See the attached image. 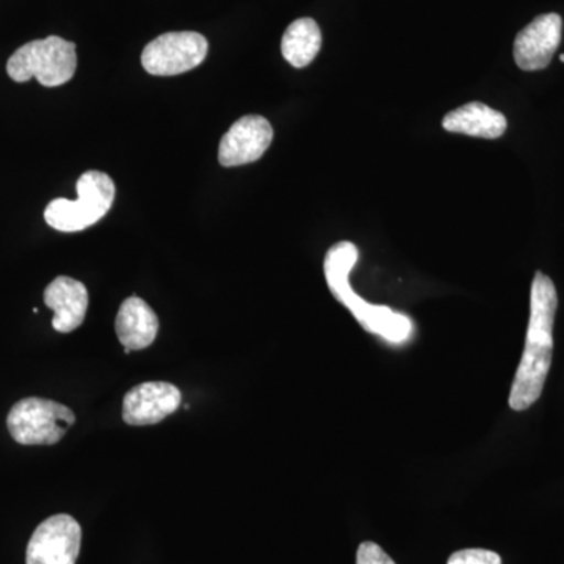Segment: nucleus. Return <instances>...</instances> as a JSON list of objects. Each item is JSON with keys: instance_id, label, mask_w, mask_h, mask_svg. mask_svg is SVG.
<instances>
[{"instance_id": "f257e3e1", "label": "nucleus", "mask_w": 564, "mask_h": 564, "mask_svg": "<svg viewBox=\"0 0 564 564\" xmlns=\"http://www.w3.org/2000/svg\"><path fill=\"white\" fill-rule=\"evenodd\" d=\"M558 296L551 278L536 272L530 295V321L524 352L510 392V408L525 411L543 393L554 355V322Z\"/></svg>"}, {"instance_id": "f03ea898", "label": "nucleus", "mask_w": 564, "mask_h": 564, "mask_svg": "<svg viewBox=\"0 0 564 564\" xmlns=\"http://www.w3.org/2000/svg\"><path fill=\"white\" fill-rule=\"evenodd\" d=\"M76 68V44L55 35L24 44L7 62L10 79L22 84L35 77L50 88L73 79Z\"/></svg>"}, {"instance_id": "7ed1b4c3", "label": "nucleus", "mask_w": 564, "mask_h": 564, "mask_svg": "<svg viewBox=\"0 0 564 564\" xmlns=\"http://www.w3.org/2000/svg\"><path fill=\"white\" fill-rule=\"evenodd\" d=\"M115 184L109 174L87 172L77 181V199L57 198L44 210V220L61 232H79L106 217L113 206Z\"/></svg>"}, {"instance_id": "20e7f679", "label": "nucleus", "mask_w": 564, "mask_h": 564, "mask_svg": "<svg viewBox=\"0 0 564 564\" xmlns=\"http://www.w3.org/2000/svg\"><path fill=\"white\" fill-rule=\"evenodd\" d=\"M74 422L76 415L68 406L39 397L21 400L7 417L11 437L22 445L57 444Z\"/></svg>"}, {"instance_id": "39448f33", "label": "nucleus", "mask_w": 564, "mask_h": 564, "mask_svg": "<svg viewBox=\"0 0 564 564\" xmlns=\"http://www.w3.org/2000/svg\"><path fill=\"white\" fill-rule=\"evenodd\" d=\"M207 52L209 43L202 33H163L144 47L141 65L152 76H180L202 65Z\"/></svg>"}, {"instance_id": "423d86ee", "label": "nucleus", "mask_w": 564, "mask_h": 564, "mask_svg": "<svg viewBox=\"0 0 564 564\" xmlns=\"http://www.w3.org/2000/svg\"><path fill=\"white\" fill-rule=\"evenodd\" d=\"M82 529L69 514H55L36 527L28 545V564H76Z\"/></svg>"}, {"instance_id": "0eeeda50", "label": "nucleus", "mask_w": 564, "mask_h": 564, "mask_svg": "<svg viewBox=\"0 0 564 564\" xmlns=\"http://www.w3.org/2000/svg\"><path fill=\"white\" fill-rule=\"evenodd\" d=\"M273 140V128L261 115H247L223 135L218 161L223 166H240L259 161Z\"/></svg>"}, {"instance_id": "6e6552de", "label": "nucleus", "mask_w": 564, "mask_h": 564, "mask_svg": "<svg viewBox=\"0 0 564 564\" xmlns=\"http://www.w3.org/2000/svg\"><path fill=\"white\" fill-rule=\"evenodd\" d=\"M563 21L556 13L541 14L518 33L514 40V62L524 70L547 68L560 43Z\"/></svg>"}, {"instance_id": "1a4fd4ad", "label": "nucleus", "mask_w": 564, "mask_h": 564, "mask_svg": "<svg viewBox=\"0 0 564 564\" xmlns=\"http://www.w3.org/2000/svg\"><path fill=\"white\" fill-rule=\"evenodd\" d=\"M182 395L176 386L150 381L135 386L122 400V419L133 426L154 425L176 413Z\"/></svg>"}, {"instance_id": "9d476101", "label": "nucleus", "mask_w": 564, "mask_h": 564, "mask_svg": "<svg viewBox=\"0 0 564 564\" xmlns=\"http://www.w3.org/2000/svg\"><path fill=\"white\" fill-rule=\"evenodd\" d=\"M44 303L54 311L55 332L70 333L79 328L88 311V291L80 281L58 276L44 291Z\"/></svg>"}, {"instance_id": "9b49d317", "label": "nucleus", "mask_w": 564, "mask_h": 564, "mask_svg": "<svg viewBox=\"0 0 564 564\" xmlns=\"http://www.w3.org/2000/svg\"><path fill=\"white\" fill-rule=\"evenodd\" d=\"M115 332L124 350L139 351L150 347L159 333V318L150 304L139 296L124 300L115 321Z\"/></svg>"}, {"instance_id": "f8f14e48", "label": "nucleus", "mask_w": 564, "mask_h": 564, "mask_svg": "<svg viewBox=\"0 0 564 564\" xmlns=\"http://www.w3.org/2000/svg\"><path fill=\"white\" fill-rule=\"evenodd\" d=\"M507 126L502 111L494 110L481 102H469L448 111L443 120L445 131L488 140L500 139L507 131Z\"/></svg>"}, {"instance_id": "ddd939ff", "label": "nucleus", "mask_w": 564, "mask_h": 564, "mask_svg": "<svg viewBox=\"0 0 564 564\" xmlns=\"http://www.w3.org/2000/svg\"><path fill=\"white\" fill-rule=\"evenodd\" d=\"M350 313L367 333L380 336L386 343L403 345L413 337V321L404 314L395 313L391 307L375 306L362 300Z\"/></svg>"}, {"instance_id": "4468645a", "label": "nucleus", "mask_w": 564, "mask_h": 564, "mask_svg": "<svg viewBox=\"0 0 564 564\" xmlns=\"http://www.w3.org/2000/svg\"><path fill=\"white\" fill-rule=\"evenodd\" d=\"M322 47V32L311 18L293 21L282 36L281 51L293 68H304L317 57Z\"/></svg>"}, {"instance_id": "2eb2a0df", "label": "nucleus", "mask_w": 564, "mask_h": 564, "mask_svg": "<svg viewBox=\"0 0 564 564\" xmlns=\"http://www.w3.org/2000/svg\"><path fill=\"white\" fill-rule=\"evenodd\" d=\"M358 247L351 242L333 245L325 256L323 269H325L326 282L334 299L344 306L356 293L350 285V272L358 262Z\"/></svg>"}, {"instance_id": "dca6fc26", "label": "nucleus", "mask_w": 564, "mask_h": 564, "mask_svg": "<svg viewBox=\"0 0 564 564\" xmlns=\"http://www.w3.org/2000/svg\"><path fill=\"white\" fill-rule=\"evenodd\" d=\"M447 564H502V558L486 549H463L452 554Z\"/></svg>"}, {"instance_id": "f3484780", "label": "nucleus", "mask_w": 564, "mask_h": 564, "mask_svg": "<svg viewBox=\"0 0 564 564\" xmlns=\"http://www.w3.org/2000/svg\"><path fill=\"white\" fill-rule=\"evenodd\" d=\"M356 564H395L383 549L372 541H366L358 547Z\"/></svg>"}, {"instance_id": "a211bd4d", "label": "nucleus", "mask_w": 564, "mask_h": 564, "mask_svg": "<svg viewBox=\"0 0 564 564\" xmlns=\"http://www.w3.org/2000/svg\"><path fill=\"white\" fill-rule=\"evenodd\" d=\"M560 61L564 63V54L562 55V57H560Z\"/></svg>"}]
</instances>
